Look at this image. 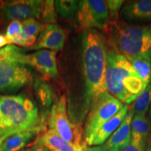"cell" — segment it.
<instances>
[{"label": "cell", "instance_id": "cell-9", "mask_svg": "<svg viewBox=\"0 0 151 151\" xmlns=\"http://www.w3.org/2000/svg\"><path fill=\"white\" fill-rule=\"evenodd\" d=\"M43 1L38 0H18L0 1V15L7 20H27L39 18Z\"/></svg>", "mask_w": 151, "mask_h": 151}, {"label": "cell", "instance_id": "cell-24", "mask_svg": "<svg viewBox=\"0 0 151 151\" xmlns=\"http://www.w3.org/2000/svg\"><path fill=\"white\" fill-rule=\"evenodd\" d=\"M41 22L44 24H55L57 21L56 9L55 1H43L40 18Z\"/></svg>", "mask_w": 151, "mask_h": 151}, {"label": "cell", "instance_id": "cell-13", "mask_svg": "<svg viewBox=\"0 0 151 151\" xmlns=\"http://www.w3.org/2000/svg\"><path fill=\"white\" fill-rule=\"evenodd\" d=\"M133 111L130 109L127 114L119 126L103 145L108 151L121 149L127 144L131 139V123L134 117Z\"/></svg>", "mask_w": 151, "mask_h": 151}, {"label": "cell", "instance_id": "cell-1", "mask_svg": "<svg viewBox=\"0 0 151 151\" xmlns=\"http://www.w3.org/2000/svg\"><path fill=\"white\" fill-rule=\"evenodd\" d=\"M108 55V38L95 29L83 31L81 35V71L83 90L71 121L82 124L97 97L106 90L105 73Z\"/></svg>", "mask_w": 151, "mask_h": 151}, {"label": "cell", "instance_id": "cell-17", "mask_svg": "<svg viewBox=\"0 0 151 151\" xmlns=\"http://www.w3.org/2000/svg\"><path fill=\"white\" fill-rule=\"evenodd\" d=\"M150 133V122L146 115H134L131 123V139L132 142L146 146Z\"/></svg>", "mask_w": 151, "mask_h": 151}, {"label": "cell", "instance_id": "cell-33", "mask_svg": "<svg viewBox=\"0 0 151 151\" xmlns=\"http://www.w3.org/2000/svg\"><path fill=\"white\" fill-rule=\"evenodd\" d=\"M9 137H8V136H4V137H2L0 138V149H1V146L3 145V143L4 141H6V139H7V138H9Z\"/></svg>", "mask_w": 151, "mask_h": 151}, {"label": "cell", "instance_id": "cell-12", "mask_svg": "<svg viewBox=\"0 0 151 151\" xmlns=\"http://www.w3.org/2000/svg\"><path fill=\"white\" fill-rule=\"evenodd\" d=\"M127 105H124L121 110L114 116L104 122L97 132L94 134L89 141L86 143L87 146H99L102 145L112 134L119 127L128 113Z\"/></svg>", "mask_w": 151, "mask_h": 151}, {"label": "cell", "instance_id": "cell-18", "mask_svg": "<svg viewBox=\"0 0 151 151\" xmlns=\"http://www.w3.org/2000/svg\"><path fill=\"white\" fill-rule=\"evenodd\" d=\"M23 50L19 47L9 44L0 48V65H24Z\"/></svg>", "mask_w": 151, "mask_h": 151}, {"label": "cell", "instance_id": "cell-10", "mask_svg": "<svg viewBox=\"0 0 151 151\" xmlns=\"http://www.w3.org/2000/svg\"><path fill=\"white\" fill-rule=\"evenodd\" d=\"M24 65L32 67L47 79L58 76L56 52L42 49L34 53L25 55Z\"/></svg>", "mask_w": 151, "mask_h": 151}, {"label": "cell", "instance_id": "cell-35", "mask_svg": "<svg viewBox=\"0 0 151 151\" xmlns=\"http://www.w3.org/2000/svg\"><path fill=\"white\" fill-rule=\"evenodd\" d=\"M113 151H121V150H120V149H116V150H114Z\"/></svg>", "mask_w": 151, "mask_h": 151}, {"label": "cell", "instance_id": "cell-36", "mask_svg": "<svg viewBox=\"0 0 151 151\" xmlns=\"http://www.w3.org/2000/svg\"><path fill=\"white\" fill-rule=\"evenodd\" d=\"M20 151H27V150H20Z\"/></svg>", "mask_w": 151, "mask_h": 151}, {"label": "cell", "instance_id": "cell-14", "mask_svg": "<svg viewBox=\"0 0 151 151\" xmlns=\"http://www.w3.org/2000/svg\"><path fill=\"white\" fill-rule=\"evenodd\" d=\"M46 131V126H41L24 130L7 138L1 147L0 151H20L41 132Z\"/></svg>", "mask_w": 151, "mask_h": 151}, {"label": "cell", "instance_id": "cell-8", "mask_svg": "<svg viewBox=\"0 0 151 151\" xmlns=\"http://www.w3.org/2000/svg\"><path fill=\"white\" fill-rule=\"evenodd\" d=\"M32 81V74L26 65H0V92H16Z\"/></svg>", "mask_w": 151, "mask_h": 151}, {"label": "cell", "instance_id": "cell-7", "mask_svg": "<svg viewBox=\"0 0 151 151\" xmlns=\"http://www.w3.org/2000/svg\"><path fill=\"white\" fill-rule=\"evenodd\" d=\"M109 11L106 1H79L76 22L80 29L86 31L98 29L106 32L109 26Z\"/></svg>", "mask_w": 151, "mask_h": 151}, {"label": "cell", "instance_id": "cell-25", "mask_svg": "<svg viewBox=\"0 0 151 151\" xmlns=\"http://www.w3.org/2000/svg\"><path fill=\"white\" fill-rule=\"evenodd\" d=\"M22 32V24L20 20H13L12 22L9 24L6 29V37L8 39V41L14 38L18 37L21 35Z\"/></svg>", "mask_w": 151, "mask_h": 151}, {"label": "cell", "instance_id": "cell-2", "mask_svg": "<svg viewBox=\"0 0 151 151\" xmlns=\"http://www.w3.org/2000/svg\"><path fill=\"white\" fill-rule=\"evenodd\" d=\"M46 126L35 101L24 94L0 95V138Z\"/></svg>", "mask_w": 151, "mask_h": 151}, {"label": "cell", "instance_id": "cell-28", "mask_svg": "<svg viewBox=\"0 0 151 151\" xmlns=\"http://www.w3.org/2000/svg\"><path fill=\"white\" fill-rule=\"evenodd\" d=\"M121 151H145L146 146L141 144H137L130 141L126 146L120 149Z\"/></svg>", "mask_w": 151, "mask_h": 151}, {"label": "cell", "instance_id": "cell-23", "mask_svg": "<svg viewBox=\"0 0 151 151\" xmlns=\"http://www.w3.org/2000/svg\"><path fill=\"white\" fill-rule=\"evenodd\" d=\"M22 32L21 35L25 37L37 38L38 35L42 32L46 26L37 21L35 18L23 20L22 22Z\"/></svg>", "mask_w": 151, "mask_h": 151}, {"label": "cell", "instance_id": "cell-31", "mask_svg": "<svg viewBox=\"0 0 151 151\" xmlns=\"http://www.w3.org/2000/svg\"><path fill=\"white\" fill-rule=\"evenodd\" d=\"M9 44L8 39H6L5 35L0 34V48H1L4 46H6V45Z\"/></svg>", "mask_w": 151, "mask_h": 151}, {"label": "cell", "instance_id": "cell-20", "mask_svg": "<svg viewBox=\"0 0 151 151\" xmlns=\"http://www.w3.org/2000/svg\"><path fill=\"white\" fill-rule=\"evenodd\" d=\"M34 90L41 105L45 109H48L51 106L53 99L50 86L43 79L37 78L34 81Z\"/></svg>", "mask_w": 151, "mask_h": 151}, {"label": "cell", "instance_id": "cell-11", "mask_svg": "<svg viewBox=\"0 0 151 151\" xmlns=\"http://www.w3.org/2000/svg\"><path fill=\"white\" fill-rule=\"evenodd\" d=\"M66 40V34L58 24H47L40 34L37 43L30 48L33 50L48 48L59 51L63 48Z\"/></svg>", "mask_w": 151, "mask_h": 151}, {"label": "cell", "instance_id": "cell-22", "mask_svg": "<svg viewBox=\"0 0 151 151\" xmlns=\"http://www.w3.org/2000/svg\"><path fill=\"white\" fill-rule=\"evenodd\" d=\"M151 103V83L146 89L139 94L133 102L130 109L133 111L134 114L146 115Z\"/></svg>", "mask_w": 151, "mask_h": 151}, {"label": "cell", "instance_id": "cell-15", "mask_svg": "<svg viewBox=\"0 0 151 151\" xmlns=\"http://www.w3.org/2000/svg\"><path fill=\"white\" fill-rule=\"evenodd\" d=\"M121 14L131 21L151 20V0H139L126 4Z\"/></svg>", "mask_w": 151, "mask_h": 151}, {"label": "cell", "instance_id": "cell-21", "mask_svg": "<svg viewBox=\"0 0 151 151\" xmlns=\"http://www.w3.org/2000/svg\"><path fill=\"white\" fill-rule=\"evenodd\" d=\"M79 1L76 0H58L55 1L56 12L62 18L67 20H76Z\"/></svg>", "mask_w": 151, "mask_h": 151}, {"label": "cell", "instance_id": "cell-29", "mask_svg": "<svg viewBox=\"0 0 151 151\" xmlns=\"http://www.w3.org/2000/svg\"><path fill=\"white\" fill-rule=\"evenodd\" d=\"M83 151H108L106 149L104 145H99V146H89L86 144L84 145L83 148Z\"/></svg>", "mask_w": 151, "mask_h": 151}, {"label": "cell", "instance_id": "cell-27", "mask_svg": "<svg viewBox=\"0 0 151 151\" xmlns=\"http://www.w3.org/2000/svg\"><path fill=\"white\" fill-rule=\"evenodd\" d=\"M37 38L34 37H25L20 35L18 37L14 38V39L9 40V44L10 43H15L22 47H29L32 46L33 44L36 42Z\"/></svg>", "mask_w": 151, "mask_h": 151}, {"label": "cell", "instance_id": "cell-34", "mask_svg": "<svg viewBox=\"0 0 151 151\" xmlns=\"http://www.w3.org/2000/svg\"><path fill=\"white\" fill-rule=\"evenodd\" d=\"M27 151H35V146H33L32 148H30V149H27Z\"/></svg>", "mask_w": 151, "mask_h": 151}, {"label": "cell", "instance_id": "cell-16", "mask_svg": "<svg viewBox=\"0 0 151 151\" xmlns=\"http://www.w3.org/2000/svg\"><path fill=\"white\" fill-rule=\"evenodd\" d=\"M35 143H40L50 151H83V148L71 144L50 129L43 132Z\"/></svg>", "mask_w": 151, "mask_h": 151}, {"label": "cell", "instance_id": "cell-32", "mask_svg": "<svg viewBox=\"0 0 151 151\" xmlns=\"http://www.w3.org/2000/svg\"><path fill=\"white\" fill-rule=\"evenodd\" d=\"M34 146L35 148V151H50L48 148L42 146V145H41L40 143H35Z\"/></svg>", "mask_w": 151, "mask_h": 151}, {"label": "cell", "instance_id": "cell-5", "mask_svg": "<svg viewBox=\"0 0 151 151\" xmlns=\"http://www.w3.org/2000/svg\"><path fill=\"white\" fill-rule=\"evenodd\" d=\"M67 103V98L62 95L52 105L47 119L49 129L52 130L71 144L83 147L86 143L83 141L82 124H76L70 120Z\"/></svg>", "mask_w": 151, "mask_h": 151}, {"label": "cell", "instance_id": "cell-26", "mask_svg": "<svg viewBox=\"0 0 151 151\" xmlns=\"http://www.w3.org/2000/svg\"><path fill=\"white\" fill-rule=\"evenodd\" d=\"M106 1L107 6H108L109 11V22L116 20L117 14L118 11L121 9L122 6L123 5L124 1L122 0H108Z\"/></svg>", "mask_w": 151, "mask_h": 151}, {"label": "cell", "instance_id": "cell-3", "mask_svg": "<svg viewBox=\"0 0 151 151\" xmlns=\"http://www.w3.org/2000/svg\"><path fill=\"white\" fill-rule=\"evenodd\" d=\"M108 39L126 58H151V25H136L115 20L109 22Z\"/></svg>", "mask_w": 151, "mask_h": 151}, {"label": "cell", "instance_id": "cell-4", "mask_svg": "<svg viewBox=\"0 0 151 151\" xmlns=\"http://www.w3.org/2000/svg\"><path fill=\"white\" fill-rule=\"evenodd\" d=\"M135 73H137L129 60L108 39V55L105 73V86L107 91L122 103L131 104L122 82L125 77Z\"/></svg>", "mask_w": 151, "mask_h": 151}, {"label": "cell", "instance_id": "cell-6", "mask_svg": "<svg viewBox=\"0 0 151 151\" xmlns=\"http://www.w3.org/2000/svg\"><path fill=\"white\" fill-rule=\"evenodd\" d=\"M123 103L106 90L97 97L87 116L83 129L85 143L89 141L102 124L118 113L124 106Z\"/></svg>", "mask_w": 151, "mask_h": 151}, {"label": "cell", "instance_id": "cell-19", "mask_svg": "<svg viewBox=\"0 0 151 151\" xmlns=\"http://www.w3.org/2000/svg\"><path fill=\"white\" fill-rule=\"evenodd\" d=\"M127 60L145 86H148L151 83V58L149 56H140Z\"/></svg>", "mask_w": 151, "mask_h": 151}, {"label": "cell", "instance_id": "cell-30", "mask_svg": "<svg viewBox=\"0 0 151 151\" xmlns=\"http://www.w3.org/2000/svg\"><path fill=\"white\" fill-rule=\"evenodd\" d=\"M149 122H150V133L146 141V150L145 151H151V105L149 109V115H148Z\"/></svg>", "mask_w": 151, "mask_h": 151}]
</instances>
